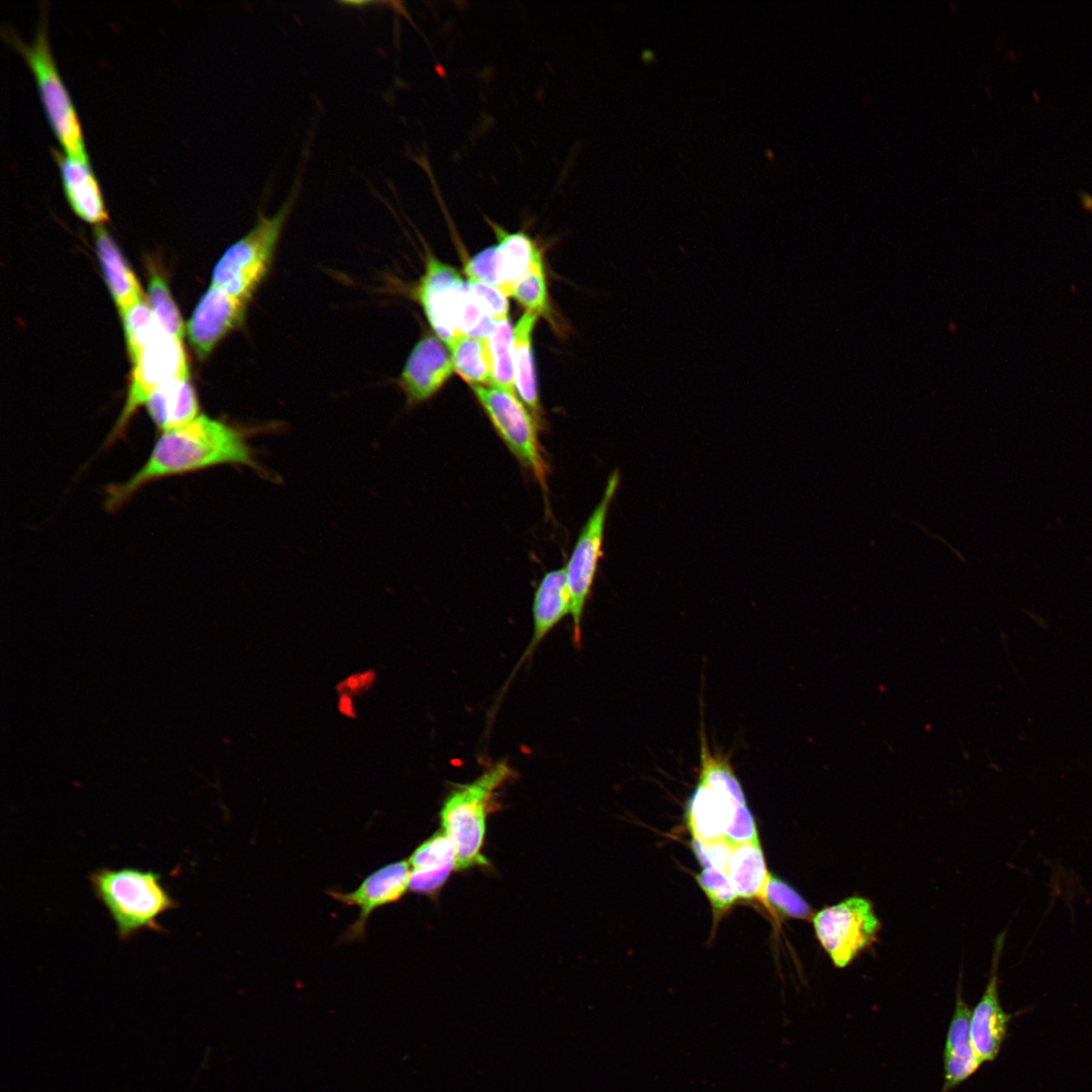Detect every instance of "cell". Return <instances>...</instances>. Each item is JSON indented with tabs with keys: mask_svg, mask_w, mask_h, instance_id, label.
<instances>
[{
	"mask_svg": "<svg viewBox=\"0 0 1092 1092\" xmlns=\"http://www.w3.org/2000/svg\"><path fill=\"white\" fill-rule=\"evenodd\" d=\"M506 761H498L472 782L456 786L446 797L440 811L443 832L456 851V870L486 864L481 853L486 817L494 794L512 777Z\"/></svg>",
	"mask_w": 1092,
	"mask_h": 1092,
	"instance_id": "obj_3",
	"label": "cell"
},
{
	"mask_svg": "<svg viewBox=\"0 0 1092 1092\" xmlns=\"http://www.w3.org/2000/svg\"><path fill=\"white\" fill-rule=\"evenodd\" d=\"M188 377V365L180 339L163 332L133 361L127 398L113 430L121 434L136 408L165 384Z\"/></svg>",
	"mask_w": 1092,
	"mask_h": 1092,
	"instance_id": "obj_9",
	"label": "cell"
},
{
	"mask_svg": "<svg viewBox=\"0 0 1092 1092\" xmlns=\"http://www.w3.org/2000/svg\"><path fill=\"white\" fill-rule=\"evenodd\" d=\"M89 882L120 940H129L144 930L164 931L159 918L178 907L161 875L153 871L102 867L89 874Z\"/></svg>",
	"mask_w": 1092,
	"mask_h": 1092,
	"instance_id": "obj_2",
	"label": "cell"
},
{
	"mask_svg": "<svg viewBox=\"0 0 1092 1092\" xmlns=\"http://www.w3.org/2000/svg\"><path fill=\"white\" fill-rule=\"evenodd\" d=\"M408 862L412 868L408 889L434 896L456 868L455 847L445 832H437L414 850Z\"/></svg>",
	"mask_w": 1092,
	"mask_h": 1092,
	"instance_id": "obj_17",
	"label": "cell"
},
{
	"mask_svg": "<svg viewBox=\"0 0 1092 1092\" xmlns=\"http://www.w3.org/2000/svg\"><path fill=\"white\" fill-rule=\"evenodd\" d=\"M487 221L495 234L497 244L470 258L464 266V273L467 277L488 283L511 296L540 249L525 232L509 233L495 222Z\"/></svg>",
	"mask_w": 1092,
	"mask_h": 1092,
	"instance_id": "obj_10",
	"label": "cell"
},
{
	"mask_svg": "<svg viewBox=\"0 0 1092 1092\" xmlns=\"http://www.w3.org/2000/svg\"><path fill=\"white\" fill-rule=\"evenodd\" d=\"M466 287L457 269L428 255L417 299L436 336L447 345L459 335L457 322Z\"/></svg>",
	"mask_w": 1092,
	"mask_h": 1092,
	"instance_id": "obj_11",
	"label": "cell"
},
{
	"mask_svg": "<svg viewBox=\"0 0 1092 1092\" xmlns=\"http://www.w3.org/2000/svg\"><path fill=\"white\" fill-rule=\"evenodd\" d=\"M246 303L213 285L205 291L187 325L189 341L200 358L208 356L228 333L242 324Z\"/></svg>",
	"mask_w": 1092,
	"mask_h": 1092,
	"instance_id": "obj_15",
	"label": "cell"
},
{
	"mask_svg": "<svg viewBox=\"0 0 1092 1092\" xmlns=\"http://www.w3.org/2000/svg\"><path fill=\"white\" fill-rule=\"evenodd\" d=\"M466 282L472 294L494 321L509 318V296L506 293L472 277H467Z\"/></svg>",
	"mask_w": 1092,
	"mask_h": 1092,
	"instance_id": "obj_32",
	"label": "cell"
},
{
	"mask_svg": "<svg viewBox=\"0 0 1092 1092\" xmlns=\"http://www.w3.org/2000/svg\"><path fill=\"white\" fill-rule=\"evenodd\" d=\"M146 406L163 432L183 427L198 417V401L188 377L175 379L154 391Z\"/></svg>",
	"mask_w": 1092,
	"mask_h": 1092,
	"instance_id": "obj_21",
	"label": "cell"
},
{
	"mask_svg": "<svg viewBox=\"0 0 1092 1092\" xmlns=\"http://www.w3.org/2000/svg\"><path fill=\"white\" fill-rule=\"evenodd\" d=\"M511 297L515 298L526 310L556 325L551 312L541 251L532 261L526 274L516 284Z\"/></svg>",
	"mask_w": 1092,
	"mask_h": 1092,
	"instance_id": "obj_26",
	"label": "cell"
},
{
	"mask_svg": "<svg viewBox=\"0 0 1092 1092\" xmlns=\"http://www.w3.org/2000/svg\"><path fill=\"white\" fill-rule=\"evenodd\" d=\"M619 483L620 474L618 470H615L609 476L600 503L583 525L564 568L571 599L570 616L576 647L580 646L583 612L603 556V541L609 508Z\"/></svg>",
	"mask_w": 1092,
	"mask_h": 1092,
	"instance_id": "obj_8",
	"label": "cell"
},
{
	"mask_svg": "<svg viewBox=\"0 0 1092 1092\" xmlns=\"http://www.w3.org/2000/svg\"><path fill=\"white\" fill-rule=\"evenodd\" d=\"M470 387L509 451L546 489L549 466L538 439L540 428L530 411L513 392L494 385Z\"/></svg>",
	"mask_w": 1092,
	"mask_h": 1092,
	"instance_id": "obj_6",
	"label": "cell"
},
{
	"mask_svg": "<svg viewBox=\"0 0 1092 1092\" xmlns=\"http://www.w3.org/2000/svg\"><path fill=\"white\" fill-rule=\"evenodd\" d=\"M454 372L470 386L491 385L492 361L487 338L463 334L448 345Z\"/></svg>",
	"mask_w": 1092,
	"mask_h": 1092,
	"instance_id": "obj_24",
	"label": "cell"
},
{
	"mask_svg": "<svg viewBox=\"0 0 1092 1092\" xmlns=\"http://www.w3.org/2000/svg\"><path fill=\"white\" fill-rule=\"evenodd\" d=\"M641 58H642V60H643L644 62H646V63H650L651 61H654V59H655V58H654V54L652 53V51H650V50H648V49H647V50H644V51L642 52V54H641Z\"/></svg>",
	"mask_w": 1092,
	"mask_h": 1092,
	"instance_id": "obj_35",
	"label": "cell"
},
{
	"mask_svg": "<svg viewBox=\"0 0 1092 1092\" xmlns=\"http://www.w3.org/2000/svg\"><path fill=\"white\" fill-rule=\"evenodd\" d=\"M1005 936L1006 931H1003L995 939L989 980L971 1013V1039L983 1064L996 1059L1007 1035L1009 1022L1018 1014L1006 1013L999 1000L998 968Z\"/></svg>",
	"mask_w": 1092,
	"mask_h": 1092,
	"instance_id": "obj_13",
	"label": "cell"
},
{
	"mask_svg": "<svg viewBox=\"0 0 1092 1092\" xmlns=\"http://www.w3.org/2000/svg\"><path fill=\"white\" fill-rule=\"evenodd\" d=\"M120 313L128 352L133 362L150 343L166 331L144 298Z\"/></svg>",
	"mask_w": 1092,
	"mask_h": 1092,
	"instance_id": "obj_27",
	"label": "cell"
},
{
	"mask_svg": "<svg viewBox=\"0 0 1092 1092\" xmlns=\"http://www.w3.org/2000/svg\"><path fill=\"white\" fill-rule=\"evenodd\" d=\"M410 869L408 860L394 861L370 874L354 891L329 893L335 900L359 908V917L343 936L345 941L363 939L369 916L376 909L395 903L404 895L408 889Z\"/></svg>",
	"mask_w": 1092,
	"mask_h": 1092,
	"instance_id": "obj_12",
	"label": "cell"
},
{
	"mask_svg": "<svg viewBox=\"0 0 1092 1092\" xmlns=\"http://www.w3.org/2000/svg\"><path fill=\"white\" fill-rule=\"evenodd\" d=\"M454 372L449 349L434 335L424 336L413 348L398 378L410 404L433 397Z\"/></svg>",
	"mask_w": 1092,
	"mask_h": 1092,
	"instance_id": "obj_14",
	"label": "cell"
},
{
	"mask_svg": "<svg viewBox=\"0 0 1092 1092\" xmlns=\"http://www.w3.org/2000/svg\"><path fill=\"white\" fill-rule=\"evenodd\" d=\"M724 837L733 845L759 841L756 823L747 803L736 810Z\"/></svg>",
	"mask_w": 1092,
	"mask_h": 1092,
	"instance_id": "obj_33",
	"label": "cell"
},
{
	"mask_svg": "<svg viewBox=\"0 0 1092 1092\" xmlns=\"http://www.w3.org/2000/svg\"><path fill=\"white\" fill-rule=\"evenodd\" d=\"M760 901L771 913L784 918L808 920L814 915L811 906L793 887L771 875Z\"/></svg>",
	"mask_w": 1092,
	"mask_h": 1092,
	"instance_id": "obj_28",
	"label": "cell"
},
{
	"mask_svg": "<svg viewBox=\"0 0 1092 1092\" xmlns=\"http://www.w3.org/2000/svg\"><path fill=\"white\" fill-rule=\"evenodd\" d=\"M5 35L31 69L47 116L64 152L71 158L88 162L79 119L50 50L46 15H41L30 43L23 42L9 29Z\"/></svg>",
	"mask_w": 1092,
	"mask_h": 1092,
	"instance_id": "obj_5",
	"label": "cell"
},
{
	"mask_svg": "<svg viewBox=\"0 0 1092 1092\" xmlns=\"http://www.w3.org/2000/svg\"><path fill=\"white\" fill-rule=\"evenodd\" d=\"M94 238L106 283L122 312L144 298L142 289L119 249L102 225H96Z\"/></svg>",
	"mask_w": 1092,
	"mask_h": 1092,
	"instance_id": "obj_22",
	"label": "cell"
},
{
	"mask_svg": "<svg viewBox=\"0 0 1092 1092\" xmlns=\"http://www.w3.org/2000/svg\"><path fill=\"white\" fill-rule=\"evenodd\" d=\"M221 464L258 468L243 431L198 416L183 427L163 432L146 463L128 480L109 488L107 507L117 509L152 481Z\"/></svg>",
	"mask_w": 1092,
	"mask_h": 1092,
	"instance_id": "obj_1",
	"label": "cell"
},
{
	"mask_svg": "<svg viewBox=\"0 0 1092 1092\" xmlns=\"http://www.w3.org/2000/svg\"><path fill=\"white\" fill-rule=\"evenodd\" d=\"M726 875L737 898L760 901L769 874L759 841L734 845Z\"/></svg>",
	"mask_w": 1092,
	"mask_h": 1092,
	"instance_id": "obj_23",
	"label": "cell"
},
{
	"mask_svg": "<svg viewBox=\"0 0 1092 1092\" xmlns=\"http://www.w3.org/2000/svg\"><path fill=\"white\" fill-rule=\"evenodd\" d=\"M148 296L149 304L162 328L169 335L182 340L184 324L180 312L166 282L155 270L151 271Z\"/></svg>",
	"mask_w": 1092,
	"mask_h": 1092,
	"instance_id": "obj_29",
	"label": "cell"
},
{
	"mask_svg": "<svg viewBox=\"0 0 1092 1092\" xmlns=\"http://www.w3.org/2000/svg\"><path fill=\"white\" fill-rule=\"evenodd\" d=\"M55 156L65 196L75 213L97 225L106 221L108 216L102 193L89 163L58 152Z\"/></svg>",
	"mask_w": 1092,
	"mask_h": 1092,
	"instance_id": "obj_18",
	"label": "cell"
},
{
	"mask_svg": "<svg viewBox=\"0 0 1092 1092\" xmlns=\"http://www.w3.org/2000/svg\"><path fill=\"white\" fill-rule=\"evenodd\" d=\"M571 599L564 568L553 569L540 580L533 601V636L522 656L526 659L546 635L567 615Z\"/></svg>",
	"mask_w": 1092,
	"mask_h": 1092,
	"instance_id": "obj_19",
	"label": "cell"
},
{
	"mask_svg": "<svg viewBox=\"0 0 1092 1092\" xmlns=\"http://www.w3.org/2000/svg\"><path fill=\"white\" fill-rule=\"evenodd\" d=\"M972 1010L964 1000L959 984L953 1013L946 1032L943 1050V1085L940 1092H949L973 1076L983 1065L971 1039Z\"/></svg>",
	"mask_w": 1092,
	"mask_h": 1092,
	"instance_id": "obj_16",
	"label": "cell"
},
{
	"mask_svg": "<svg viewBox=\"0 0 1092 1092\" xmlns=\"http://www.w3.org/2000/svg\"><path fill=\"white\" fill-rule=\"evenodd\" d=\"M697 881L717 914H723L734 904L737 895L728 876L714 868H704Z\"/></svg>",
	"mask_w": 1092,
	"mask_h": 1092,
	"instance_id": "obj_30",
	"label": "cell"
},
{
	"mask_svg": "<svg viewBox=\"0 0 1092 1092\" xmlns=\"http://www.w3.org/2000/svg\"><path fill=\"white\" fill-rule=\"evenodd\" d=\"M1080 200L1083 207L1092 215V195L1087 192L1080 194Z\"/></svg>",
	"mask_w": 1092,
	"mask_h": 1092,
	"instance_id": "obj_34",
	"label": "cell"
},
{
	"mask_svg": "<svg viewBox=\"0 0 1092 1092\" xmlns=\"http://www.w3.org/2000/svg\"><path fill=\"white\" fill-rule=\"evenodd\" d=\"M487 340L492 361L491 385L517 394L514 368V327H512L509 318L496 321Z\"/></svg>",
	"mask_w": 1092,
	"mask_h": 1092,
	"instance_id": "obj_25",
	"label": "cell"
},
{
	"mask_svg": "<svg viewBox=\"0 0 1092 1092\" xmlns=\"http://www.w3.org/2000/svg\"><path fill=\"white\" fill-rule=\"evenodd\" d=\"M538 318V314L525 310L514 326V368L517 394L541 429L542 408L533 353V332Z\"/></svg>",
	"mask_w": 1092,
	"mask_h": 1092,
	"instance_id": "obj_20",
	"label": "cell"
},
{
	"mask_svg": "<svg viewBox=\"0 0 1092 1092\" xmlns=\"http://www.w3.org/2000/svg\"><path fill=\"white\" fill-rule=\"evenodd\" d=\"M733 844L725 837L702 841L692 840V849L704 868H714L726 874L733 850Z\"/></svg>",
	"mask_w": 1092,
	"mask_h": 1092,
	"instance_id": "obj_31",
	"label": "cell"
},
{
	"mask_svg": "<svg viewBox=\"0 0 1092 1092\" xmlns=\"http://www.w3.org/2000/svg\"><path fill=\"white\" fill-rule=\"evenodd\" d=\"M299 188L300 180L297 179L276 214H260L252 230L226 249L213 269L211 285L244 301L250 299L268 272L283 224Z\"/></svg>",
	"mask_w": 1092,
	"mask_h": 1092,
	"instance_id": "obj_4",
	"label": "cell"
},
{
	"mask_svg": "<svg viewBox=\"0 0 1092 1092\" xmlns=\"http://www.w3.org/2000/svg\"><path fill=\"white\" fill-rule=\"evenodd\" d=\"M811 920L820 945L839 969L871 946L881 929L872 902L860 896L824 907Z\"/></svg>",
	"mask_w": 1092,
	"mask_h": 1092,
	"instance_id": "obj_7",
	"label": "cell"
}]
</instances>
